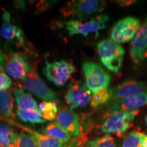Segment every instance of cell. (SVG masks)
I'll return each instance as SVG.
<instances>
[{"label": "cell", "mask_w": 147, "mask_h": 147, "mask_svg": "<svg viewBox=\"0 0 147 147\" xmlns=\"http://www.w3.org/2000/svg\"><path fill=\"white\" fill-rule=\"evenodd\" d=\"M97 51L103 65L112 72L119 73L124 58L123 48L111 40H104L97 44Z\"/></svg>", "instance_id": "obj_1"}, {"label": "cell", "mask_w": 147, "mask_h": 147, "mask_svg": "<svg viewBox=\"0 0 147 147\" xmlns=\"http://www.w3.org/2000/svg\"><path fill=\"white\" fill-rule=\"evenodd\" d=\"M109 17L106 14H100L89 21L71 20L65 23V29L70 36L80 34L88 36L90 34H95L98 36L99 31L105 29Z\"/></svg>", "instance_id": "obj_2"}, {"label": "cell", "mask_w": 147, "mask_h": 147, "mask_svg": "<svg viewBox=\"0 0 147 147\" xmlns=\"http://www.w3.org/2000/svg\"><path fill=\"white\" fill-rule=\"evenodd\" d=\"M138 113V110L113 113L102 125V132L106 134L123 135L131 127Z\"/></svg>", "instance_id": "obj_3"}, {"label": "cell", "mask_w": 147, "mask_h": 147, "mask_svg": "<svg viewBox=\"0 0 147 147\" xmlns=\"http://www.w3.org/2000/svg\"><path fill=\"white\" fill-rule=\"evenodd\" d=\"M82 71L86 80V85L91 93H95L108 89L110 83V75L102 66L95 62H85L82 65Z\"/></svg>", "instance_id": "obj_4"}, {"label": "cell", "mask_w": 147, "mask_h": 147, "mask_svg": "<svg viewBox=\"0 0 147 147\" xmlns=\"http://www.w3.org/2000/svg\"><path fill=\"white\" fill-rule=\"evenodd\" d=\"M75 67L71 63L65 60L46 62L43 73L49 81L57 87H62L70 78L74 72Z\"/></svg>", "instance_id": "obj_5"}, {"label": "cell", "mask_w": 147, "mask_h": 147, "mask_svg": "<svg viewBox=\"0 0 147 147\" xmlns=\"http://www.w3.org/2000/svg\"><path fill=\"white\" fill-rule=\"evenodd\" d=\"M23 86L25 89L39 97L45 102L61 104L56 93L47 87L34 69H32L23 80Z\"/></svg>", "instance_id": "obj_6"}, {"label": "cell", "mask_w": 147, "mask_h": 147, "mask_svg": "<svg viewBox=\"0 0 147 147\" xmlns=\"http://www.w3.org/2000/svg\"><path fill=\"white\" fill-rule=\"evenodd\" d=\"M140 26V21L137 18L128 16L123 18L117 22L112 29L111 40L119 45L130 41Z\"/></svg>", "instance_id": "obj_7"}, {"label": "cell", "mask_w": 147, "mask_h": 147, "mask_svg": "<svg viewBox=\"0 0 147 147\" xmlns=\"http://www.w3.org/2000/svg\"><path fill=\"white\" fill-rule=\"evenodd\" d=\"M103 4L102 1L97 0L71 1L66 4L63 9V13L65 15L71 16L82 20L102 11Z\"/></svg>", "instance_id": "obj_8"}, {"label": "cell", "mask_w": 147, "mask_h": 147, "mask_svg": "<svg viewBox=\"0 0 147 147\" xmlns=\"http://www.w3.org/2000/svg\"><path fill=\"white\" fill-rule=\"evenodd\" d=\"M129 55L136 65H140L147 59V17L131 40Z\"/></svg>", "instance_id": "obj_9"}, {"label": "cell", "mask_w": 147, "mask_h": 147, "mask_svg": "<svg viewBox=\"0 0 147 147\" xmlns=\"http://www.w3.org/2000/svg\"><path fill=\"white\" fill-rule=\"evenodd\" d=\"M91 91L85 84L79 80H73L69 83L65 101L71 110L83 108L91 102Z\"/></svg>", "instance_id": "obj_10"}, {"label": "cell", "mask_w": 147, "mask_h": 147, "mask_svg": "<svg viewBox=\"0 0 147 147\" xmlns=\"http://www.w3.org/2000/svg\"><path fill=\"white\" fill-rule=\"evenodd\" d=\"M110 89L111 93L110 100L115 103L147 92V87L143 82L135 80H127Z\"/></svg>", "instance_id": "obj_11"}, {"label": "cell", "mask_w": 147, "mask_h": 147, "mask_svg": "<svg viewBox=\"0 0 147 147\" xmlns=\"http://www.w3.org/2000/svg\"><path fill=\"white\" fill-rule=\"evenodd\" d=\"M5 71L12 78L23 80L32 70L26 59L20 54L12 55L5 63Z\"/></svg>", "instance_id": "obj_12"}, {"label": "cell", "mask_w": 147, "mask_h": 147, "mask_svg": "<svg viewBox=\"0 0 147 147\" xmlns=\"http://www.w3.org/2000/svg\"><path fill=\"white\" fill-rule=\"evenodd\" d=\"M57 123L71 135L79 137L81 134V126L78 116L71 110H62L57 114Z\"/></svg>", "instance_id": "obj_13"}, {"label": "cell", "mask_w": 147, "mask_h": 147, "mask_svg": "<svg viewBox=\"0 0 147 147\" xmlns=\"http://www.w3.org/2000/svg\"><path fill=\"white\" fill-rule=\"evenodd\" d=\"M0 36L5 40H15L18 45H24L23 32L21 29L11 23L10 15L7 12L3 14V23L0 27Z\"/></svg>", "instance_id": "obj_14"}, {"label": "cell", "mask_w": 147, "mask_h": 147, "mask_svg": "<svg viewBox=\"0 0 147 147\" xmlns=\"http://www.w3.org/2000/svg\"><path fill=\"white\" fill-rule=\"evenodd\" d=\"M11 122L18 127L23 129V130L27 131L34 140L37 147H63L66 144V142H64L63 141L47 136L45 134H41L32 129L24 127L21 125H18L13 121H11Z\"/></svg>", "instance_id": "obj_15"}, {"label": "cell", "mask_w": 147, "mask_h": 147, "mask_svg": "<svg viewBox=\"0 0 147 147\" xmlns=\"http://www.w3.org/2000/svg\"><path fill=\"white\" fill-rule=\"evenodd\" d=\"M147 105V92L125 100L122 102L115 103L111 108L112 113L118 111L138 110V108Z\"/></svg>", "instance_id": "obj_16"}, {"label": "cell", "mask_w": 147, "mask_h": 147, "mask_svg": "<svg viewBox=\"0 0 147 147\" xmlns=\"http://www.w3.org/2000/svg\"><path fill=\"white\" fill-rule=\"evenodd\" d=\"M14 95L18 110L33 111L40 110L39 106H38L36 101L29 93H25L23 90L16 89L14 91Z\"/></svg>", "instance_id": "obj_17"}, {"label": "cell", "mask_w": 147, "mask_h": 147, "mask_svg": "<svg viewBox=\"0 0 147 147\" xmlns=\"http://www.w3.org/2000/svg\"><path fill=\"white\" fill-rule=\"evenodd\" d=\"M45 135L53 138L59 140L67 143L70 140L71 136L65 129L60 126L57 122H53L49 124L44 130Z\"/></svg>", "instance_id": "obj_18"}, {"label": "cell", "mask_w": 147, "mask_h": 147, "mask_svg": "<svg viewBox=\"0 0 147 147\" xmlns=\"http://www.w3.org/2000/svg\"><path fill=\"white\" fill-rule=\"evenodd\" d=\"M18 136L8 124L0 123V147H14Z\"/></svg>", "instance_id": "obj_19"}, {"label": "cell", "mask_w": 147, "mask_h": 147, "mask_svg": "<svg viewBox=\"0 0 147 147\" xmlns=\"http://www.w3.org/2000/svg\"><path fill=\"white\" fill-rule=\"evenodd\" d=\"M14 99L8 91L0 92V114L7 117H14Z\"/></svg>", "instance_id": "obj_20"}, {"label": "cell", "mask_w": 147, "mask_h": 147, "mask_svg": "<svg viewBox=\"0 0 147 147\" xmlns=\"http://www.w3.org/2000/svg\"><path fill=\"white\" fill-rule=\"evenodd\" d=\"M122 147H147V135L132 131L127 136Z\"/></svg>", "instance_id": "obj_21"}, {"label": "cell", "mask_w": 147, "mask_h": 147, "mask_svg": "<svg viewBox=\"0 0 147 147\" xmlns=\"http://www.w3.org/2000/svg\"><path fill=\"white\" fill-rule=\"evenodd\" d=\"M16 115L22 121L31 123L32 124H40L45 123L46 120L42 117L40 110L33 111H16Z\"/></svg>", "instance_id": "obj_22"}, {"label": "cell", "mask_w": 147, "mask_h": 147, "mask_svg": "<svg viewBox=\"0 0 147 147\" xmlns=\"http://www.w3.org/2000/svg\"><path fill=\"white\" fill-rule=\"evenodd\" d=\"M42 116L46 121H53L57 116V104L51 102H43L39 105Z\"/></svg>", "instance_id": "obj_23"}, {"label": "cell", "mask_w": 147, "mask_h": 147, "mask_svg": "<svg viewBox=\"0 0 147 147\" xmlns=\"http://www.w3.org/2000/svg\"><path fill=\"white\" fill-rule=\"evenodd\" d=\"M111 99V93L110 89H106L97 91L93 93L91 96V106L93 108H97L98 106L107 103Z\"/></svg>", "instance_id": "obj_24"}, {"label": "cell", "mask_w": 147, "mask_h": 147, "mask_svg": "<svg viewBox=\"0 0 147 147\" xmlns=\"http://www.w3.org/2000/svg\"><path fill=\"white\" fill-rule=\"evenodd\" d=\"M90 147H117L115 139L110 134H106L100 138L92 140L89 142Z\"/></svg>", "instance_id": "obj_25"}, {"label": "cell", "mask_w": 147, "mask_h": 147, "mask_svg": "<svg viewBox=\"0 0 147 147\" xmlns=\"http://www.w3.org/2000/svg\"><path fill=\"white\" fill-rule=\"evenodd\" d=\"M14 147H37L34 140L27 134H18Z\"/></svg>", "instance_id": "obj_26"}, {"label": "cell", "mask_w": 147, "mask_h": 147, "mask_svg": "<svg viewBox=\"0 0 147 147\" xmlns=\"http://www.w3.org/2000/svg\"><path fill=\"white\" fill-rule=\"evenodd\" d=\"M12 85V80L5 74H0V92L6 91Z\"/></svg>", "instance_id": "obj_27"}, {"label": "cell", "mask_w": 147, "mask_h": 147, "mask_svg": "<svg viewBox=\"0 0 147 147\" xmlns=\"http://www.w3.org/2000/svg\"><path fill=\"white\" fill-rule=\"evenodd\" d=\"M63 147H81L80 141L78 140H72L69 142L68 144H66L64 145Z\"/></svg>", "instance_id": "obj_28"}, {"label": "cell", "mask_w": 147, "mask_h": 147, "mask_svg": "<svg viewBox=\"0 0 147 147\" xmlns=\"http://www.w3.org/2000/svg\"><path fill=\"white\" fill-rule=\"evenodd\" d=\"M3 71H4V70H3L2 65H1V64L0 63V74H3Z\"/></svg>", "instance_id": "obj_29"}, {"label": "cell", "mask_w": 147, "mask_h": 147, "mask_svg": "<svg viewBox=\"0 0 147 147\" xmlns=\"http://www.w3.org/2000/svg\"><path fill=\"white\" fill-rule=\"evenodd\" d=\"M145 123H146V125L147 127V115L146 116V117H145Z\"/></svg>", "instance_id": "obj_30"}]
</instances>
